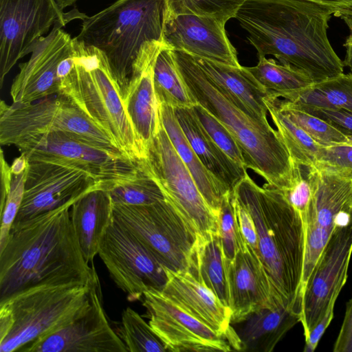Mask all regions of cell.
I'll list each match as a JSON object with an SVG mask.
<instances>
[{"label":"cell","mask_w":352,"mask_h":352,"mask_svg":"<svg viewBox=\"0 0 352 352\" xmlns=\"http://www.w3.org/2000/svg\"><path fill=\"white\" fill-rule=\"evenodd\" d=\"M333 12L307 0H245L234 18L258 58L275 56L318 83L343 74L328 36Z\"/></svg>","instance_id":"1"},{"label":"cell","mask_w":352,"mask_h":352,"mask_svg":"<svg viewBox=\"0 0 352 352\" xmlns=\"http://www.w3.org/2000/svg\"><path fill=\"white\" fill-rule=\"evenodd\" d=\"M73 204L13 224L0 250V302L35 286L91 284L98 278L75 233Z\"/></svg>","instance_id":"2"},{"label":"cell","mask_w":352,"mask_h":352,"mask_svg":"<svg viewBox=\"0 0 352 352\" xmlns=\"http://www.w3.org/2000/svg\"><path fill=\"white\" fill-rule=\"evenodd\" d=\"M232 195L254 221L261 262L282 305L300 314L305 233L298 212L282 192L265 183L260 187L247 174Z\"/></svg>","instance_id":"3"},{"label":"cell","mask_w":352,"mask_h":352,"mask_svg":"<svg viewBox=\"0 0 352 352\" xmlns=\"http://www.w3.org/2000/svg\"><path fill=\"white\" fill-rule=\"evenodd\" d=\"M174 60L188 91L198 104L231 133L243 153L247 168L280 190L292 180V160L279 133L242 111L203 71L193 56L173 50Z\"/></svg>","instance_id":"4"},{"label":"cell","mask_w":352,"mask_h":352,"mask_svg":"<svg viewBox=\"0 0 352 352\" xmlns=\"http://www.w3.org/2000/svg\"><path fill=\"white\" fill-rule=\"evenodd\" d=\"M166 11V0H118L82 19L75 39L105 58L122 98L143 47L151 41H163Z\"/></svg>","instance_id":"5"},{"label":"cell","mask_w":352,"mask_h":352,"mask_svg":"<svg viewBox=\"0 0 352 352\" xmlns=\"http://www.w3.org/2000/svg\"><path fill=\"white\" fill-rule=\"evenodd\" d=\"M75 65L60 82L59 93L76 105L101 128L128 157L146 158L123 103L120 87L105 58L74 38Z\"/></svg>","instance_id":"6"},{"label":"cell","mask_w":352,"mask_h":352,"mask_svg":"<svg viewBox=\"0 0 352 352\" xmlns=\"http://www.w3.org/2000/svg\"><path fill=\"white\" fill-rule=\"evenodd\" d=\"M92 283L35 286L0 302V352H20L69 322L90 304Z\"/></svg>","instance_id":"7"},{"label":"cell","mask_w":352,"mask_h":352,"mask_svg":"<svg viewBox=\"0 0 352 352\" xmlns=\"http://www.w3.org/2000/svg\"><path fill=\"white\" fill-rule=\"evenodd\" d=\"M47 132H63L112 154L127 157L101 128L60 93L28 104L9 105L1 102V145H14L26 136Z\"/></svg>","instance_id":"8"},{"label":"cell","mask_w":352,"mask_h":352,"mask_svg":"<svg viewBox=\"0 0 352 352\" xmlns=\"http://www.w3.org/2000/svg\"><path fill=\"white\" fill-rule=\"evenodd\" d=\"M113 217L164 267L189 270L196 234L168 201L141 206L113 204Z\"/></svg>","instance_id":"9"},{"label":"cell","mask_w":352,"mask_h":352,"mask_svg":"<svg viewBox=\"0 0 352 352\" xmlns=\"http://www.w3.org/2000/svg\"><path fill=\"white\" fill-rule=\"evenodd\" d=\"M143 163L159 184L166 200L183 218L196 237L208 238L219 234V217L204 199L162 122L146 149Z\"/></svg>","instance_id":"10"},{"label":"cell","mask_w":352,"mask_h":352,"mask_svg":"<svg viewBox=\"0 0 352 352\" xmlns=\"http://www.w3.org/2000/svg\"><path fill=\"white\" fill-rule=\"evenodd\" d=\"M28 161H43L83 170L107 189L138 173L140 162L94 146L63 132L26 136L14 145Z\"/></svg>","instance_id":"11"},{"label":"cell","mask_w":352,"mask_h":352,"mask_svg":"<svg viewBox=\"0 0 352 352\" xmlns=\"http://www.w3.org/2000/svg\"><path fill=\"white\" fill-rule=\"evenodd\" d=\"M55 0H0V86L16 62L58 21L65 23L85 16L78 10L64 13Z\"/></svg>","instance_id":"12"},{"label":"cell","mask_w":352,"mask_h":352,"mask_svg":"<svg viewBox=\"0 0 352 352\" xmlns=\"http://www.w3.org/2000/svg\"><path fill=\"white\" fill-rule=\"evenodd\" d=\"M98 254L112 280L129 300L140 299L149 289L161 291L166 283L164 266L113 217L101 240Z\"/></svg>","instance_id":"13"},{"label":"cell","mask_w":352,"mask_h":352,"mask_svg":"<svg viewBox=\"0 0 352 352\" xmlns=\"http://www.w3.org/2000/svg\"><path fill=\"white\" fill-rule=\"evenodd\" d=\"M352 254V222L337 226L320 255L300 298V323L305 339L329 305L337 300L348 277Z\"/></svg>","instance_id":"14"},{"label":"cell","mask_w":352,"mask_h":352,"mask_svg":"<svg viewBox=\"0 0 352 352\" xmlns=\"http://www.w3.org/2000/svg\"><path fill=\"white\" fill-rule=\"evenodd\" d=\"M99 280L90 290V304L75 318L27 345L20 352H128L111 327L101 300Z\"/></svg>","instance_id":"15"},{"label":"cell","mask_w":352,"mask_h":352,"mask_svg":"<svg viewBox=\"0 0 352 352\" xmlns=\"http://www.w3.org/2000/svg\"><path fill=\"white\" fill-rule=\"evenodd\" d=\"M104 185L82 170L43 161H29L23 199L14 223L67 204Z\"/></svg>","instance_id":"16"},{"label":"cell","mask_w":352,"mask_h":352,"mask_svg":"<svg viewBox=\"0 0 352 352\" xmlns=\"http://www.w3.org/2000/svg\"><path fill=\"white\" fill-rule=\"evenodd\" d=\"M142 298L149 324L168 351H232L224 337L185 312L161 291L149 289Z\"/></svg>","instance_id":"17"},{"label":"cell","mask_w":352,"mask_h":352,"mask_svg":"<svg viewBox=\"0 0 352 352\" xmlns=\"http://www.w3.org/2000/svg\"><path fill=\"white\" fill-rule=\"evenodd\" d=\"M350 222H352V179L319 170L315 206L305 228L301 294L335 228Z\"/></svg>","instance_id":"18"},{"label":"cell","mask_w":352,"mask_h":352,"mask_svg":"<svg viewBox=\"0 0 352 352\" xmlns=\"http://www.w3.org/2000/svg\"><path fill=\"white\" fill-rule=\"evenodd\" d=\"M65 25L56 22L50 33L36 42L29 60L19 64L10 88L12 103L28 104L59 93L58 65L74 51V38L61 28Z\"/></svg>","instance_id":"19"},{"label":"cell","mask_w":352,"mask_h":352,"mask_svg":"<svg viewBox=\"0 0 352 352\" xmlns=\"http://www.w3.org/2000/svg\"><path fill=\"white\" fill-rule=\"evenodd\" d=\"M225 25L212 16L166 11L163 41L172 50L240 67L237 52Z\"/></svg>","instance_id":"20"},{"label":"cell","mask_w":352,"mask_h":352,"mask_svg":"<svg viewBox=\"0 0 352 352\" xmlns=\"http://www.w3.org/2000/svg\"><path fill=\"white\" fill-rule=\"evenodd\" d=\"M226 266L231 324L239 323L263 308L284 307L259 256L247 243Z\"/></svg>","instance_id":"21"},{"label":"cell","mask_w":352,"mask_h":352,"mask_svg":"<svg viewBox=\"0 0 352 352\" xmlns=\"http://www.w3.org/2000/svg\"><path fill=\"white\" fill-rule=\"evenodd\" d=\"M166 283L161 292L182 310L224 337L232 347L241 351V342L231 327V310L189 271L164 267Z\"/></svg>","instance_id":"22"},{"label":"cell","mask_w":352,"mask_h":352,"mask_svg":"<svg viewBox=\"0 0 352 352\" xmlns=\"http://www.w3.org/2000/svg\"><path fill=\"white\" fill-rule=\"evenodd\" d=\"M164 41L148 42L142 50L123 96V103L136 136L145 153L159 131V103L153 85V66Z\"/></svg>","instance_id":"23"},{"label":"cell","mask_w":352,"mask_h":352,"mask_svg":"<svg viewBox=\"0 0 352 352\" xmlns=\"http://www.w3.org/2000/svg\"><path fill=\"white\" fill-rule=\"evenodd\" d=\"M193 57L206 74L238 107L255 120L270 124L265 101L271 91L265 89L246 67H234L196 56Z\"/></svg>","instance_id":"24"},{"label":"cell","mask_w":352,"mask_h":352,"mask_svg":"<svg viewBox=\"0 0 352 352\" xmlns=\"http://www.w3.org/2000/svg\"><path fill=\"white\" fill-rule=\"evenodd\" d=\"M71 221L87 263L98 254L100 244L113 220V203L102 186L90 190L70 208Z\"/></svg>","instance_id":"25"},{"label":"cell","mask_w":352,"mask_h":352,"mask_svg":"<svg viewBox=\"0 0 352 352\" xmlns=\"http://www.w3.org/2000/svg\"><path fill=\"white\" fill-rule=\"evenodd\" d=\"M177 120L204 166L230 192L248 174L214 142L197 118L192 107L174 109Z\"/></svg>","instance_id":"26"},{"label":"cell","mask_w":352,"mask_h":352,"mask_svg":"<svg viewBox=\"0 0 352 352\" xmlns=\"http://www.w3.org/2000/svg\"><path fill=\"white\" fill-rule=\"evenodd\" d=\"M160 120L181 160L191 173L209 207L219 217L224 196L230 192L204 166L191 147L175 115L174 109L159 104Z\"/></svg>","instance_id":"27"},{"label":"cell","mask_w":352,"mask_h":352,"mask_svg":"<svg viewBox=\"0 0 352 352\" xmlns=\"http://www.w3.org/2000/svg\"><path fill=\"white\" fill-rule=\"evenodd\" d=\"M298 322L299 315L284 307L254 311L239 322L241 324L236 331L241 342V351L272 352Z\"/></svg>","instance_id":"28"},{"label":"cell","mask_w":352,"mask_h":352,"mask_svg":"<svg viewBox=\"0 0 352 352\" xmlns=\"http://www.w3.org/2000/svg\"><path fill=\"white\" fill-rule=\"evenodd\" d=\"M188 271L229 307L226 261L219 234L197 236Z\"/></svg>","instance_id":"29"},{"label":"cell","mask_w":352,"mask_h":352,"mask_svg":"<svg viewBox=\"0 0 352 352\" xmlns=\"http://www.w3.org/2000/svg\"><path fill=\"white\" fill-rule=\"evenodd\" d=\"M153 85L159 104L173 109L195 104L177 69L173 50L165 43L154 63Z\"/></svg>","instance_id":"30"},{"label":"cell","mask_w":352,"mask_h":352,"mask_svg":"<svg viewBox=\"0 0 352 352\" xmlns=\"http://www.w3.org/2000/svg\"><path fill=\"white\" fill-rule=\"evenodd\" d=\"M280 97L299 105L343 109L352 113V73L342 74Z\"/></svg>","instance_id":"31"},{"label":"cell","mask_w":352,"mask_h":352,"mask_svg":"<svg viewBox=\"0 0 352 352\" xmlns=\"http://www.w3.org/2000/svg\"><path fill=\"white\" fill-rule=\"evenodd\" d=\"M246 67L265 89L271 91L273 98L303 90L314 84L302 70L288 64L278 63L265 56L258 58L256 66Z\"/></svg>","instance_id":"32"},{"label":"cell","mask_w":352,"mask_h":352,"mask_svg":"<svg viewBox=\"0 0 352 352\" xmlns=\"http://www.w3.org/2000/svg\"><path fill=\"white\" fill-rule=\"evenodd\" d=\"M265 102L268 112L289 153L292 160L315 166L318 151L323 146L316 142L281 111L271 94Z\"/></svg>","instance_id":"33"},{"label":"cell","mask_w":352,"mask_h":352,"mask_svg":"<svg viewBox=\"0 0 352 352\" xmlns=\"http://www.w3.org/2000/svg\"><path fill=\"white\" fill-rule=\"evenodd\" d=\"M113 204L148 205L166 199L157 182L141 161V168L134 177L105 189Z\"/></svg>","instance_id":"34"},{"label":"cell","mask_w":352,"mask_h":352,"mask_svg":"<svg viewBox=\"0 0 352 352\" xmlns=\"http://www.w3.org/2000/svg\"><path fill=\"white\" fill-rule=\"evenodd\" d=\"M292 180L288 188L280 190L300 214L304 229L315 206L319 184V170L313 164L292 161Z\"/></svg>","instance_id":"35"},{"label":"cell","mask_w":352,"mask_h":352,"mask_svg":"<svg viewBox=\"0 0 352 352\" xmlns=\"http://www.w3.org/2000/svg\"><path fill=\"white\" fill-rule=\"evenodd\" d=\"M116 332L128 352L168 351L149 323L129 307L123 310L121 322Z\"/></svg>","instance_id":"36"},{"label":"cell","mask_w":352,"mask_h":352,"mask_svg":"<svg viewBox=\"0 0 352 352\" xmlns=\"http://www.w3.org/2000/svg\"><path fill=\"white\" fill-rule=\"evenodd\" d=\"M281 111L322 146L346 144L347 134L328 122L307 113L286 100L274 98Z\"/></svg>","instance_id":"37"},{"label":"cell","mask_w":352,"mask_h":352,"mask_svg":"<svg viewBox=\"0 0 352 352\" xmlns=\"http://www.w3.org/2000/svg\"><path fill=\"white\" fill-rule=\"evenodd\" d=\"M245 0H166V12L217 18L223 23L234 18Z\"/></svg>","instance_id":"38"},{"label":"cell","mask_w":352,"mask_h":352,"mask_svg":"<svg viewBox=\"0 0 352 352\" xmlns=\"http://www.w3.org/2000/svg\"><path fill=\"white\" fill-rule=\"evenodd\" d=\"M192 107L197 118L217 146L237 165L248 169L241 148L228 129L201 105L195 104Z\"/></svg>","instance_id":"39"},{"label":"cell","mask_w":352,"mask_h":352,"mask_svg":"<svg viewBox=\"0 0 352 352\" xmlns=\"http://www.w3.org/2000/svg\"><path fill=\"white\" fill-rule=\"evenodd\" d=\"M219 235L226 262L232 261L237 251L245 245L238 225L231 192L222 201L219 214Z\"/></svg>","instance_id":"40"},{"label":"cell","mask_w":352,"mask_h":352,"mask_svg":"<svg viewBox=\"0 0 352 352\" xmlns=\"http://www.w3.org/2000/svg\"><path fill=\"white\" fill-rule=\"evenodd\" d=\"M27 170L19 175L12 173L10 188L1 200L0 250L5 246L19 212L25 192Z\"/></svg>","instance_id":"41"},{"label":"cell","mask_w":352,"mask_h":352,"mask_svg":"<svg viewBox=\"0 0 352 352\" xmlns=\"http://www.w3.org/2000/svg\"><path fill=\"white\" fill-rule=\"evenodd\" d=\"M315 166L320 171L352 179V145L338 144L321 146Z\"/></svg>","instance_id":"42"},{"label":"cell","mask_w":352,"mask_h":352,"mask_svg":"<svg viewBox=\"0 0 352 352\" xmlns=\"http://www.w3.org/2000/svg\"><path fill=\"white\" fill-rule=\"evenodd\" d=\"M288 101V100H287ZM300 109L337 126L347 135H352V113L343 109L318 107L294 104Z\"/></svg>","instance_id":"43"},{"label":"cell","mask_w":352,"mask_h":352,"mask_svg":"<svg viewBox=\"0 0 352 352\" xmlns=\"http://www.w3.org/2000/svg\"><path fill=\"white\" fill-rule=\"evenodd\" d=\"M232 197L241 234L245 242L258 254V238L253 218L247 208L236 200L232 193Z\"/></svg>","instance_id":"44"},{"label":"cell","mask_w":352,"mask_h":352,"mask_svg":"<svg viewBox=\"0 0 352 352\" xmlns=\"http://www.w3.org/2000/svg\"><path fill=\"white\" fill-rule=\"evenodd\" d=\"M333 351L334 352H352V297L346 305L344 319Z\"/></svg>","instance_id":"45"},{"label":"cell","mask_w":352,"mask_h":352,"mask_svg":"<svg viewBox=\"0 0 352 352\" xmlns=\"http://www.w3.org/2000/svg\"><path fill=\"white\" fill-rule=\"evenodd\" d=\"M336 300H333L328 306L324 315L311 331L305 339L304 352H313L316 350L321 338L333 320L334 307Z\"/></svg>","instance_id":"46"},{"label":"cell","mask_w":352,"mask_h":352,"mask_svg":"<svg viewBox=\"0 0 352 352\" xmlns=\"http://www.w3.org/2000/svg\"><path fill=\"white\" fill-rule=\"evenodd\" d=\"M328 8L346 23L352 21V0H307Z\"/></svg>","instance_id":"47"},{"label":"cell","mask_w":352,"mask_h":352,"mask_svg":"<svg viewBox=\"0 0 352 352\" xmlns=\"http://www.w3.org/2000/svg\"><path fill=\"white\" fill-rule=\"evenodd\" d=\"M29 161L24 153L15 158L10 166V170L12 174L19 175L25 172L28 166Z\"/></svg>","instance_id":"48"},{"label":"cell","mask_w":352,"mask_h":352,"mask_svg":"<svg viewBox=\"0 0 352 352\" xmlns=\"http://www.w3.org/2000/svg\"><path fill=\"white\" fill-rule=\"evenodd\" d=\"M350 30V34L344 44L346 47V56L342 61L345 67H348L352 70V21L346 23Z\"/></svg>","instance_id":"49"},{"label":"cell","mask_w":352,"mask_h":352,"mask_svg":"<svg viewBox=\"0 0 352 352\" xmlns=\"http://www.w3.org/2000/svg\"><path fill=\"white\" fill-rule=\"evenodd\" d=\"M77 0H55L59 8L63 10L67 7L74 4Z\"/></svg>","instance_id":"50"},{"label":"cell","mask_w":352,"mask_h":352,"mask_svg":"<svg viewBox=\"0 0 352 352\" xmlns=\"http://www.w3.org/2000/svg\"><path fill=\"white\" fill-rule=\"evenodd\" d=\"M346 144L352 145V135H347V141Z\"/></svg>","instance_id":"51"},{"label":"cell","mask_w":352,"mask_h":352,"mask_svg":"<svg viewBox=\"0 0 352 352\" xmlns=\"http://www.w3.org/2000/svg\"><path fill=\"white\" fill-rule=\"evenodd\" d=\"M351 73H352V70H351Z\"/></svg>","instance_id":"52"}]
</instances>
